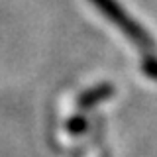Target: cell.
<instances>
[{"label":"cell","mask_w":157,"mask_h":157,"mask_svg":"<svg viewBox=\"0 0 157 157\" xmlns=\"http://www.w3.org/2000/svg\"><path fill=\"white\" fill-rule=\"evenodd\" d=\"M92 4H96V6L100 8V12L104 14L110 22H114L132 41H136L137 45H141V47H151V37L144 32V28H140L134 20L128 16V12H124V8H122L116 0H92Z\"/></svg>","instance_id":"1"},{"label":"cell","mask_w":157,"mask_h":157,"mask_svg":"<svg viewBox=\"0 0 157 157\" xmlns=\"http://www.w3.org/2000/svg\"><path fill=\"white\" fill-rule=\"evenodd\" d=\"M145 71L149 73L151 77H157V63H153V61H149V63H147V65H145Z\"/></svg>","instance_id":"2"}]
</instances>
